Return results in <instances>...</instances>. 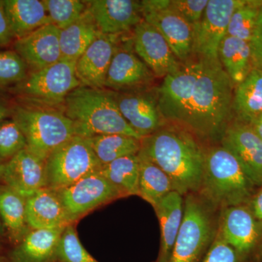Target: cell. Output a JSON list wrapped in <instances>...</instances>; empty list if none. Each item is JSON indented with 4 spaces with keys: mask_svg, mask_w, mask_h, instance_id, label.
I'll return each instance as SVG.
<instances>
[{
    "mask_svg": "<svg viewBox=\"0 0 262 262\" xmlns=\"http://www.w3.org/2000/svg\"><path fill=\"white\" fill-rule=\"evenodd\" d=\"M139 196L153 208L168 193L173 190L171 181L166 173L144 155L139 152Z\"/></svg>",
    "mask_w": 262,
    "mask_h": 262,
    "instance_id": "28",
    "label": "cell"
},
{
    "mask_svg": "<svg viewBox=\"0 0 262 262\" xmlns=\"http://www.w3.org/2000/svg\"><path fill=\"white\" fill-rule=\"evenodd\" d=\"M222 146L237 159L245 173L262 187V139L251 125L237 122L229 125L222 136Z\"/></svg>",
    "mask_w": 262,
    "mask_h": 262,
    "instance_id": "15",
    "label": "cell"
},
{
    "mask_svg": "<svg viewBox=\"0 0 262 262\" xmlns=\"http://www.w3.org/2000/svg\"><path fill=\"white\" fill-rule=\"evenodd\" d=\"M26 201L7 186L0 189V217L10 235L17 241H21L27 233Z\"/></svg>",
    "mask_w": 262,
    "mask_h": 262,
    "instance_id": "31",
    "label": "cell"
},
{
    "mask_svg": "<svg viewBox=\"0 0 262 262\" xmlns=\"http://www.w3.org/2000/svg\"><path fill=\"white\" fill-rule=\"evenodd\" d=\"M186 196L182 225L169 262H202L214 232L211 207L196 194Z\"/></svg>",
    "mask_w": 262,
    "mask_h": 262,
    "instance_id": "7",
    "label": "cell"
},
{
    "mask_svg": "<svg viewBox=\"0 0 262 262\" xmlns=\"http://www.w3.org/2000/svg\"><path fill=\"white\" fill-rule=\"evenodd\" d=\"M14 42L15 38L7 18L3 0H0V49L8 47Z\"/></svg>",
    "mask_w": 262,
    "mask_h": 262,
    "instance_id": "40",
    "label": "cell"
},
{
    "mask_svg": "<svg viewBox=\"0 0 262 262\" xmlns=\"http://www.w3.org/2000/svg\"><path fill=\"white\" fill-rule=\"evenodd\" d=\"M208 0H169V7L193 27L199 23Z\"/></svg>",
    "mask_w": 262,
    "mask_h": 262,
    "instance_id": "37",
    "label": "cell"
},
{
    "mask_svg": "<svg viewBox=\"0 0 262 262\" xmlns=\"http://www.w3.org/2000/svg\"><path fill=\"white\" fill-rule=\"evenodd\" d=\"M122 36L100 34L78 58L75 72L81 86L105 89L108 69Z\"/></svg>",
    "mask_w": 262,
    "mask_h": 262,
    "instance_id": "16",
    "label": "cell"
},
{
    "mask_svg": "<svg viewBox=\"0 0 262 262\" xmlns=\"http://www.w3.org/2000/svg\"><path fill=\"white\" fill-rule=\"evenodd\" d=\"M3 181L27 199L46 187V161L26 148L5 163Z\"/></svg>",
    "mask_w": 262,
    "mask_h": 262,
    "instance_id": "20",
    "label": "cell"
},
{
    "mask_svg": "<svg viewBox=\"0 0 262 262\" xmlns=\"http://www.w3.org/2000/svg\"><path fill=\"white\" fill-rule=\"evenodd\" d=\"M254 187L229 150L220 146L206 151L198 193L211 208L245 205L252 199Z\"/></svg>",
    "mask_w": 262,
    "mask_h": 262,
    "instance_id": "4",
    "label": "cell"
},
{
    "mask_svg": "<svg viewBox=\"0 0 262 262\" xmlns=\"http://www.w3.org/2000/svg\"><path fill=\"white\" fill-rule=\"evenodd\" d=\"M133 48L156 78H165L180 69L182 63L155 27L144 20L133 30Z\"/></svg>",
    "mask_w": 262,
    "mask_h": 262,
    "instance_id": "13",
    "label": "cell"
},
{
    "mask_svg": "<svg viewBox=\"0 0 262 262\" xmlns=\"http://www.w3.org/2000/svg\"><path fill=\"white\" fill-rule=\"evenodd\" d=\"M16 101L6 93L0 92V120L11 118Z\"/></svg>",
    "mask_w": 262,
    "mask_h": 262,
    "instance_id": "41",
    "label": "cell"
},
{
    "mask_svg": "<svg viewBox=\"0 0 262 262\" xmlns=\"http://www.w3.org/2000/svg\"><path fill=\"white\" fill-rule=\"evenodd\" d=\"M59 34V29L51 24L15 40L13 50L27 63L29 72L42 70L61 59Z\"/></svg>",
    "mask_w": 262,
    "mask_h": 262,
    "instance_id": "18",
    "label": "cell"
},
{
    "mask_svg": "<svg viewBox=\"0 0 262 262\" xmlns=\"http://www.w3.org/2000/svg\"><path fill=\"white\" fill-rule=\"evenodd\" d=\"M62 110L73 122L76 136L122 134L143 139L122 116L110 90L80 86L66 98Z\"/></svg>",
    "mask_w": 262,
    "mask_h": 262,
    "instance_id": "3",
    "label": "cell"
},
{
    "mask_svg": "<svg viewBox=\"0 0 262 262\" xmlns=\"http://www.w3.org/2000/svg\"><path fill=\"white\" fill-rule=\"evenodd\" d=\"M56 258L59 262H98L81 244L72 225L67 226L62 234Z\"/></svg>",
    "mask_w": 262,
    "mask_h": 262,
    "instance_id": "36",
    "label": "cell"
},
{
    "mask_svg": "<svg viewBox=\"0 0 262 262\" xmlns=\"http://www.w3.org/2000/svg\"><path fill=\"white\" fill-rule=\"evenodd\" d=\"M251 211L258 222H262V187L251 199Z\"/></svg>",
    "mask_w": 262,
    "mask_h": 262,
    "instance_id": "42",
    "label": "cell"
},
{
    "mask_svg": "<svg viewBox=\"0 0 262 262\" xmlns=\"http://www.w3.org/2000/svg\"><path fill=\"white\" fill-rule=\"evenodd\" d=\"M143 20L155 27L181 63L193 55L194 27L169 7V0H143Z\"/></svg>",
    "mask_w": 262,
    "mask_h": 262,
    "instance_id": "9",
    "label": "cell"
},
{
    "mask_svg": "<svg viewBox=\"0 0 262 262\" xmlns=\"http://www.w3.org/2000/svg\"><path fill=\"white\" fill-rule=\"evenodd\" d=\"M219 60L234 86L241 83L253 68L250 43L229 36L220 44Z\"/></svg>",
    "mask_w": 262,
    "mask_h": 262,
    "instance_id": "27",
    "label": "cell"
},
{
    "mask_svg": "<svg viewBox=\"0 0 262 262\" xmlns=\"http://www.w3.org/2000/svg\"><path fill=\"white\" fill-rule=\"evenodd\" d=\"M246 0H208L199 23L194 27L193 55L219 59V48L227 36L231 17Z\"/></svg>",
    "mask_w": 262,
    "mask_h": 262,
    "instance_id": "10",
    "label": "cell"
},
{
    "mask_svg": "<svg viewBox=\"0 0 262 262\" xmlns=\"http://www.w3.org/2000/svg\"><path fill=\"white\" fill-rule=\"evenodd\" d=\"M12 118L27 141V149L46 161L57 148L76 136L75 125L62 108L16 101Z\"/></svg>",
    "mask_w": 262,
    "mask_h": 262,
    "instance_id": "5",
    "label": "cell"
},
{
    "mask_svg": "<svg viewBox=\"0 0 262 262\" xmlns=\"http://www.w3.org/2000/svg\"><path fill=\"white\" fill-rule=\"evenodd\" d=\"M51 24L59 30L67 28L87 11L86 1L80 0H42Z\"/></svg>",
    "mask_w": 262,
    "mask_h": 262,
    "instance_id": "33",
    "label": "cell"
},
{
    "mask_svg": "<svg viewBox=\"0 0 262 262\" xmlns=\"http://www.w3.org/2000/svg\"><path fill=\"white\" fill-rule=\"evenodd\" d=\"M161 230V246L157 262H169L184 216L182 195L172 191L164 196L155 208Z\"/></svg>",
    "mask_w": 262,
    "mask_h": 262,
    "instance_id": "23",
    "label": "cell"
},
{
    "mask_svg": "<svg viewBox=\"0 0 262 262\" xmlns=\"http://www.w3.org/2000/svg\"><path fill=\"white\" fill-rule=\"evenodd\" d=\"M238 253L221 237L213 242L202 262H241Z\"/></svg>",
    "mask_w": 262,
    "mask_h": 262,
    "instance_id": "38",
    "label": "cell"
},
{
    "mask_svg": "<svg viewBox=\"0 0 262 262\" xmlns=\"http://www.w3.org/2000/svg\"><path fill=\"white\" fill-rule=\"evenodd\" d=\"M27 148L23 132L13 118L0 120V162L8 163Z\"/></svg>",
    "mask_w": 262,
    "mask_h": 262,
    "instance_id": "35",
    "label": "cell"
},
{
    "mask_svg": "<svg viewBox=\"0 0 262 262\" xmlns=\"http://www.w3.org/2000/svg\"><path fill=\"white\" fill-rule=\"evenodd\" d=\"M102 167L87 138L75 136L46 160V187L61 190Z\"/></svg>",
    "mask_w": 262,
    "mask_h": 262,
    "instance_id": "8",
    "label": "cell"
},
{
    "mask_svg": "<svg viewBox=\"0 0 262 262\" xmlns=\"http://www.w3.org/2000/svg\"><path fill=\"white\" fill-rule=\"evenodd\" d=\"M253 127V130L255 132L258 134V136L262 139V115L261 116L258 117L257 120L255 121L254 123L252 125H251Z\"/></svg>",
    "mask_w": 262,
    "mask_h": 262,
    "instance_id": "43",
    "label": "cell"
},
{
    "mask_svg": "<svg viewBox=\"0 0 262 262\" xmlns=\"http://www.w3.org/2000/svg\"><path fill=\"white\" fill-rule=\"evenodd\" d=\"M250 46L252 53L253 68L262 70V6L260 8L256 28Z\"/></svg>",
    "mask_w": 262,
    "mask_h": 262,
    "instance_id": "39",
    "label": "cell"
},
{
    "mask_svg": "<svg viewBox=\"0 0 262 262\" xmlns=\"http://www.w3.org/2000/svg\"><path fill=\"white\" fill-rule=\"evenodd\" d=\"M232 81L220 60L192 55L156 88L160 113L191 134L223 135L233 108Z\"/></svg>",
    "mask_w": 262,
    "mask_h": 262,
    "instance_id": "1",
    "label": "cell"
},
{
    "mask_svg": "<svg viewBox=\"0 0 262 262\" xmlns=\"http://www.w3.org/2000/svg\"><path fill=\"white\" fill-rule=\"evenodd\" d=\"M100 173L120 191L122 196H139V158L128 155L102 165Z\"/></svg>",
    "mask_w": 262,
    "mask_h": 262,
    "instance_id": "29",
    "label": "cell"
},
{
    "mask_svg": "<svg viewBox=\"0 0 262 262\" xmlns=\"http://www.w3.org/2000/svg\"><path fill=\"white\" fill-rule=\"evenodd\" d=\"M261 6L262 1L246 0L231 17L227 36L251 42Z\"/></svg>",
    "mask_w": 262,
    "mask_h": 262,
    "instance_id": "32",
    "label": "cell"
},
{
    "mask_svg": "<svg viewBox=\"0 0 262 262\" xmlns=\"http://www.w3.org/2000/svg\"><path fill=\"white\" fill-rule=\"evenodd\" d=\"M119 110L130 126L141 137L151 135L163 127L156 88H139L113 91Z\"/></svg>",
    "mask_w": 262,
    "mask_h": 262,
    "instance_id": "12",
    "label": "cell"
},
{
    "mask_svg": "<svg viewBox=\"0 0 262 262\" xmlns=\"http://www.w3.org/2000/svg\"><path fill=\"white\" fill-rule=\"evenodd\" d=\"M102 34L89 9L70 27L60 30L61 58L77 62L89 46Z\"/></svg>",
    "mask_w": 262,
    "mask_h": 262,
    "instance_id": "25",
    "label": "cell"
},
{
    "mask_svg": "<svg viewBox=\"0 0 262 262\" xmlns=\"http://www.w3.org/2000/svg\"><path fill=\"white\" fill-rule=\"evenodd\" d=\"M87 139L102 165L123 157L138 155L141 149V139L122 134H106Z\"/></svg>",
    "mask_w": 262,
    "mask_h": 262,
    "instance_id": "30",
    "label": "cell"
},
{
    "mask_svg": "<svg viewBox=\"0 0 262 262\" xmlns=\"http://www.w3.org/2000/svg\"><path fill=\"white\" fill-rule=\"evenodd\" d=\"M139 152L168 175L174 191L182 196L199 192L206 152L189 131L162 127L141 139Z\"/></svg>",
    "mask_w": 262,
    "mask_h": 262,
    "instance_id": "2",
    "label": "cell"
},
{
    "mask_svg": "<svg viewBox=\"0 0 262 262\" xmlns=\"http://www.w3.org/2000/svg\"><path fill=\"white\" fill-rule=\"evenodd\" d=\"M3 4L15 40L51 24L42 0H3Z\"/></svg>",
    "mask_w": 262,
    "mask_h": 262,
    "instance_id": "24",
    "label": "cell"
},
{
    "mask_svg": "<svg viewBox=\"0 0 262 262\" xmlns=\"http://www.w3.org/2000/svg\"><path fill=\"white\" fill-rule=\"evenodd\" d=\"M66 228V227H65ZM65 228L32 229L11 253L13 262H53Z\"/></svg>",
    "mask_w": 262,
    "mask_h": 262,
    "instance_id": "22",
    "label": "cell"
},
{
    "mask_svg": "<svg viewBox=\"0 0 262 262\" xmlns=\"http://www.w3.org/2000/svg\"><path fill=\"white\" fill-rule=\"evenodd\" d=\"M220 237L237 251L241 260L252 252L259 241L260 228L251 208L246 205L226 208Z\"/></svg>",
    "mask_w": 262,
    "mask_h": 262,
    "instance_id": "19",
    "label": "cell"
},
{
    "mask_svg": "<svg viewBox=\"0 0 262 262\" xmlns=\"http://www.w3.org/2000/svg\"><path fill=\"white\" fill-rule=\"evenodd\" d=\"M75 65L76 61L61 58L50 67L29 72L7 94L18 103L62 108L67 96L81 86L76 76Z\"/></svg>",
    "mask_w": 262,
    "mask_h": 262,
    "instance_id": "6",
    "label": "cell"
},
{
    "mask_svg": "<svg viewBox=\"0 0 262 262\" xmlns=\"http://www.w3.org/2000/svg\"><path fill=\"white\" fill-rule=\"evenodd\" d=\"M29 73L27 63L14 50H0V92L7 94Z\"/></svg>",
    "mask_w": 262,
    "mask_h": 262,
    "instance_id": "34",
    "label": "cell"
},
{
    "mask_svg": "<svg viewBox=\"0 0 262 262\" xmlns=\"http://www.w3.org/2000/svg\"><path fill=\"white\" fill-rule=\"evenodd\" d=\"M233 108L239 122L252 125L262 115V70L253 68L236 86Z\"/></svg>",
    "mask_w": 262,
    "mask_h": 262,
    "instance_id": "26",
    "label": "cell"
},
{
    "mask_svg": "<svg viewBox=\"0 0 262 262\" xmlns=\"http://www.w3.org/2000/svg\"><path fill=\"white\" fill-rule=\"evenodd\" d=\"M5 163L0 162V181L3 180V175H4Z\"/></svg>",
    "mask_w": 262,
    "mask_h": 262,
    "instance_id": "44",
    "label": "cell"
},
{
    "mask_svg": "<svg viewBox=\"0 0 262 262\" xmlns=\"http://www.w3.org/2000/svg\"><path fill=\"white\" fill-rule=\"evenodd\" d=\"M156 77L133 48L132 38L120 41L108 69L105 89L112 91L149 87Z\"/></svg>",
    "mask_w": 262,
    "mask_h": 262,
    "instance_id": "14",
    "label": "cell"
},
{
    "mask_svg": "<svg viewBox=\"0 0 262 262\" xmlns=\"http://www.w3.org/2000/svg\"><path fill=\"white\" fill-rule=\"evenodd\" d=\"M56 192L72 222L97 207L123 196L100 170Z\"/></svg>",
    "mask_w": 262,
    "mask_h": 262,
    "instance_id": "11",
    "label": "cell"
},
{
    "mask_svg": "<svg viewBox=\"0 0 262 262\" xmlns=\"http://www.w3.org/2000/svg\"><path fill=\"white\" fill-rule=\"evenodd\" d=\"M88 9L100 32L110 35H123L143 20L141 1L91 0Z\"/></svg>",
    "mask_w": 262,
    "mask_h": 262,
    "instance_id": "17",
    "label": "cell"
},
{
    "mask_svg": "<svg viewBox=\"0 0 262 262\" xmlns=\"http://www.w3.org/2000/svg\"><path fill=\"white\" fill-rule=\"evenodd\" d=\"M26 220L32 229L65 228L72 223L56 191L46 187L27 198Z\"/></svg>",
    "mask_w": 262,
    "mask_h": 262,
    "instance_id": "21",
    "label": "cell"
},
{
    "mask_svg": "<svg viewBox=\"0 0 262 262\" xmlns=\"http://www.w3.org/2000/svg\"><path fill=\"white\" fill-rule=\"evenodd\" d=\"M0 230H1V225H0Z\"/></svg>",
    "mask_w": 262,
    "mask_h": 262,
    "instance_id": "45",
    "label": "cell"
}]
</instances>
